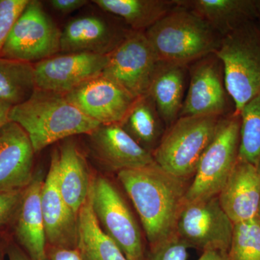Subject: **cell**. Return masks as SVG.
<instances>
[{"instance_id": "obj_1", "label": "cell", "mask_w": 260, "mask_h": 260, "mask_svg": "<svg viewBox=\"0 0 260 260\" xmlns=\"http://www.w3.org/2000/svg\"><path fill=\"white\" fill-rule=\"evenodd\" d=\"M117 177L139 214L150 250L176 237L187 181L166 172L156 162L120 171Z\"/></svg>"}, {"instance_id": "obj_2", "label": "cell", "mask_w": 260, "mask_h": 260, "mask_svg": "<svg viewBox=\"0 0 260 260\" xmlns=\"http://www.w3.org/2000/svg\"><path fill=\"white\" fill-rule=\"evenodd\" d=\"M9 119L26 133L35 153L65 138L90 135L101 125L80 112L64 94L38 88L28 100L11 108Z\"/></svg>"}, {"instance_id": "obj_3", "label": "cell", "mask_w": 260, "mask_h": 260, "mask_svg": "<svg viewBox=\"0 0 260 260\" xmlns=\"http://www.w3.org/2000/svg\"><path fill=\"white\" fill-rule=\"evenodd\" d=\"M145 34L158 61L184 65L215 54L223 39L204 19L178 3Z\"/></svg>"}, {"instance_id": "obj_4", "label": "cell", "mask_w": 260, "mask_h": 260, "mask_svg": "<svg viewBox=\"0 0 260 260\" xmlns=\"http://www.w3.org/2000/svg\"><path fill=\"white\" fill-rule=\"evenodd\" d=\"M224 70L225 86L239 114L260 94V24L246 23L222 39L217 52Z\"/></svg>"}, {"instance_id": "obj_5", "label": "cell", "mask_w": 260, "mask_h": 260, "mask_svg": "<svg viewBox=\"0 0 260 260\" xmlns=\"http://www.w3.org/2000/svg\"><path fill=\"white\" fill-rule=\"evenodd\" d=\"M222 117L181 116L166 130L152 153L164 171L181 179L194 177L200 159L213 140Z\"/></svg>"}, {"instance_id": "obj_6", "label": "cell", "mask_w": 260, "mask_h": 260, "mask_svg": "<svg viewBox=\"0 0 260 260\" xmlns=\"http://www.w3.org/2000/svg\"><path fill=\"white\" fill-rule=\"evenodd\" d=\"M240 129V114L220 119L186 191V203L218 196L239 159Z\"/></svg>"}, {"instance_id": "obj_7", "label": "cell", "mask_w": 260, "mask_h": 260, "mask_svg": "<svg viewBox=\"0 0 260 260\" xmlns=\"http://www.w3.org/2000/svg\"><path fill=\"white\" fill-rule=\"evenodd\" d=\"M90 196L94 214L104 233L128 260H145L139 225L115 185L107 178L98 176L92 179Z\"/></svg>"}, {"instance_id": "obj_8", "label": "cell", "mask_w": 260, "mask_h": 260, "mask_svg": "<svg viewBox=\"0 0 260 260\" xmlns=\"http://www.w3.org/2000/svg\"><path fill=\"white\" fill-rule=\"evenodd\" d=\"M61 30L42 3L29 0L16 20L0 56L35 64L61 51Z\"/></svg>"}, {"instance_id": "obj_9", "label": "cell", "mask_w": 260, "mask_h": 260, "mask_svg": "<svg viewBox=\"0 0 260 260\" xmlns=\"http://www.w3.org/2000/svg\"><path fill=\"white\" fill-rule=\"evenodd\" d=\"M234 225L216 196L186 203L178 220L177 235L189 248L229 252Z\"/></svg>"}, {"instance_id": "obj_10", "label": "cell", "mask_w": 260, "mask_h": 260, "mask_svg": "<svg viewBox=\"0 0 260 260\" xmlns=\"http://www.w3.org/2000/svg\"><path fill=\"white\" fill-rule=\"evenodd\" d=\"M107 58L103 76L135 99L148 93L159 61L145 32L132 30Z\"/></svg>"}, {"instance_id": "obj_11", "label": "cell", "mask_w": 260, "mask_h": 260, "mask_svg": "<svg viewBox=\"0 0 260 260\" xmlns=\"http://www.w3.org/2000/svg\"><path fill=\"white\" fill-rule=\"evenodd\" d=\"M232 102L225 86L223 64L216 54H209L189 65L187 92L179 117H223L234 113L231 112Z\"/></svg>"}, {"instance_id": "obj_12", "label": "cell", "mask_w": 260, "mask_h": 260, "mask_svg": "<svg viewBox=\"0 0 260 260\" xmlns=\"http://www.w3.org/2000/svg\"><path fill=\"white\" fill-rule=\"evenodd\" d=\"M107 56L92 53H62L34 64L37 88L66 94L102 75Z\"/></svg>"}, {"instance_id": "obj_13", "label": "cell", "mask_w": 260, "mask_h": 260, "mask_svg": "<svg viewBox=\"0 0 260 260\" xmlns=\"http://www.w3.org/2000/svg\"><path fill=\"white\" fill-rule=\"evenodd\" d=\"M132 31L124 21L85 15L70 20L61 30V53L109 55Z\"/></svg>"}, {"instance_id": "obj_14", "label": "cell", "mask_w": 260, "mask_h": 260, "mask_svg": "<svg viewBox=\"0 0 260 260\" xmlns=\"http://www.w3.org/2000/svg\"><path fill=\"white\" fill-rule=\"evenodd\" d=\"M64 95L80 112L100 124H120L136 100L102 75L82 83Z\"/></svg>"}, {"instance_id": "obj_15", "label": "cell", "mask_w": 260, "mask_h": 260, "mask_svg": "<svg viewBox=\"0 0 260 260\" xmlns=\"http://www.w3.org/2000/svg\"><path fill=\"white\" fill-rule=\"evenodd\" d=\"M58 177L59 150H54L41 194L47 244L51 247L77 249L78 215L63 199Z\"/></svg>"}, {"instance_id": "obj_16", "label": "cell", "mask_w": 260, "mask_h": 260, "mask_svg": "<svg viewBox=\"0 0 260 260\" xmlns=\"http://www.w3.org/2000/svg\"><path fill=\"white\" fill-rule=\"evenodd\" d=\"M34 148L28 135L13 121L0 127V194L23 190L34 178Z\"/></svg>"}, {"instance_id": "obj_17", "label": "cell", "mask_w": 260, "mask_h": 260, "mask_svg": "<svg viewBox=\"0 0 260 260\" xmlns=\"http://www.w3.org/2000/svg\"><path fill=\"white\" fill-rule=\"evenodd\" d=\"M88 135L95 155L110 170L118 173L155 164L152 153L140 146L119 124H101Z\"/></svg>"}, {"instance_id": "obj_18", "label": "cell", "mask_w": 260, "mask_h": 260, "mask_svg": "<svg viewBox=\"0 0 260 260\" xmlns=\"http://www.w3.org/2000/svg\"><path fill=\"white\" fill-rule=\"evenodd\" d=\"M44 181L42 172L34 174L30 184L23 189L21 201L13 220L17 242L31 260H49L41 205Z\"/></svg>"}, {"instance_id": "obj_19", "label": "cell", "mask_w": 260, "mask_h": 260, "mask_svg": "<svg viewBox=\"0 0 260 260\" xmlns=\"http://www.w3.org/2000/svg\"><path fill=\"white\" fill-rule=\"evenodd\" d=\"M218 198L234 223L259 217L260 181L255 166L238 159Z\"/></svg>"}, {"instance_id": "obj_20", "label": "cell", "mask_w": 260, "mask_h": 260, "mask_svg": "<svg viewBox=\"0 0 260 260\" xmlns=\"http://www.w3.org/2000/svg\"><path fill=\"white\" fill-rule=\"evenodd\" d=\"M188 78L189 65L158 61L148 93L153 99L167 129L179 118Z\"/></svg>"}, {"instance_id": "obj_21", "label": "cell", "mask_w": 260, "mask_h": 260, "mask_svg": "<svg viewBox=\"0 0 260 260\" xmlns=\"http://www.w3.org/2000/svg\"><path fill=\"white\" fill-rule=\"evenodd\" d=\"M204 19L222 37L257 20L255 0H177Z\"/></svg>"}, {"instance_id": "obj_22", "label": "cell", "mask_w": 260, "mask_h": 260, "mask_svg": "<svg viewBox=\"0 0 260 260\" xmlns=\"http://www.w3.org/2000/svg\"><path fill=\"white\" fill-rule=\"evenodd\" d=\"M58 179L63 199L78 215L88 198L92 179L86 161L73 140H67L59 149Z\"/></svg>"}, {"instance_id": "obj_23", "label": "cell", "mask_w": 260, "mask_h": 260, "mask_svg": "<svg viewBox=\"0 0 260 260\" xmlns=\"http://www.w3.org/2000/svg\"><path fill=\"white\" fill-rule=\"evenodd\" d=\"M77 249L85 260H128L99 225L92 208L90 192L78 214Z\"/></svg>"}, {"instance_id": "obj_24", "label": "cell", "mask_w": 260, "mask_h": 260, "mask_svg": "<svg viewBox=\"0 0 260 260\" xmlns=\"http://www.w3.org/2000/svg\"><path fill=\"white\" fill-rule=\"evenodd\" d=\"M106 13L120 18L132 30L145 32L177 6L176 0H95Z\"/></svg>"}, {"instance_id": "obj_25", "label": "cell", "mask_w": 260, "mask_h": 260, "mask_svg": "<svg viewBox=\"0 0 260 260\" xmlns=\"http://www.w3.org/2000/svg\"><path fill=\"white\" fill-rule=\"evenodd\" d=\"M119 124L140 146L151 153L167 130L155 102L148 93L136 99Z\"/></svg>"}, {"instance_id": "obj_26", "label": "cell", "mask_w": 260, "mask_h": 260, "mask_svg": "<svg viewBox=\"0 0 260 260\" xmlns=\"http://www.w3.org/2000/svg\"><path fill=\"white\" fill-rule=\"evenodd\" d=\"M36 89L34 64L0 56V102L14 107L28 100Z\"/></svg>"}, {"instance_id": "obj_27", "label": "cell", "mask_w": 260, "mask_h": 260, "mask_svg": "<svg viewBox=\"0 0 260 260\" xmlns=\"http://www.w3.org/2000/svg\"><path fill=\"white\" fill-rule=\"evenodd\" d=\"M239 160L257 165L260 160V94L249 101L240 112Z\"/></svg>"}, {"instance_id": "obj_28", "label": "cell", "mask_w": 260, "mask_h": 260, "mask_svg": "<svg viewBox=\"0 0 260 260\" xmlns=\"http://www.w3.org/2000/svg\"><path fill=\"white\" fill-rule=\"evenodd\" d=\"M229 260H260V218L234 223Z\"/></svg>"}, {"instance_id": "obj_29", "label": "cell", "mask_w": 260, "mask_h": 260, "mask_svg": "<svg viewBox=\"0 0 260 260\" xmlns=\"http://www.w3.org/2000/svg\"><path fill=\"white\" fill-rule=\"evenodd\" d=\"M29 0H0V54L13 25Z\"/></svg>"}, {"instance_id": "obj_30", "label": "cell", "mask_w": 260, "mask_h": 260, "mask_svg": "<svg viewBox=\"0 0 260 260\" xmlns=\"http://www.w3.org/2000/svg\"><path fill=\"white\" fill-rule=\"evenodd\" d=\"M188 248L189 246L177 235L150 250L148 260H186Z\"/></svg>"}, {"instance_id": "obj_31", "label": "cell", "mask_w": 260, "mask_h": 260, "mask_svg": "<svg viewBox=\"0 0 260 260\" xmlns=\"http://www.w3.org/2000/svg\"><path fill=\"white\" fill-rule=\"evenodd\" d=\"M23 192V189L0 194V229L14 220Z\"/></svg>"}, {"instance_id": "obj_32", "label": "cell", "mask_w": 260, "mask_h": 260, "mask_svg": "<svg viewBox=\"0 0 260 260\" xmlns=\"http://www.w3.org/2000/svg\"><path fill=\"white\" fill-rule=\"evenodd\" d=\"M49 5L61 14H70L80 9L89 3L87 0H51Z\"/></svg>"}, {"instance_id": "obj_33", "label": "cell", "mask_w": 260, "mask_h": 260, "mask_svg": "<svg viewBox=\"0 0 260 260\" xmlns=\"http://www.w3.org/2000/svg\"><path fill=\"white\" fill-rule=\"evenodd\" d=\"M49 260H85L77 249L47 247Z\"/></svg>"}, {"instance_id": "obj_34", "label": "cell", "mask_w": 260, "mask_h": 260, "mask_svg": "<svg viewBox=\"0 0 260 260\" xmlns=\"http://www.w3.org/2000/svg\"><path fill=\"white\" fill-rule=\"evenodd\" d=\"M5 247L8 260H31L18 243L8 242Z\"/></svg>"}, {"instance_id": "obj_35", "label": "cell", "mask_w": 260, "mask_h": 260, "mask_svg": "<svg viewBox=\"0 0 260 260\" xmlns=\"http://www.w3.org/2000/svg\"><path fill=\"white\" fill-rule=\"evenodd\" d=\"M198 260H229L228 252L218 250L203 251V254Z\"/></svg>"}, {"instance_id": "obj_36", "label": "cell", "mask_w": 260, "mask_h": 260, "mask_svg": "<svg viewBox=\"0 0 260 260\" xmlns=\"http://www.w3.org/2000/svg\"><path fill=\"white\" fill-rule=\"evenodd\" d=\"M12 107L10 104L0 102V127L10 121L9 114Z\"/></svg>"}, {"instance_id": "obj_37", "label": "cell", "mask_w": 260, "mask_h": 260, "mask_svg": "<svg viewBox=\"0 0 260 260\" xmlns=\"http://www.w3.org/2000/svg\"><path fill=\"white\" fill-rule=\"evenodd\" d=\"M256 11H257V21L260 24V0H255Z\"/></svg>"}, {"instance_id": "obj_38", "label": "cell", "mask_w": 260, "mask_h": 260, "mask_svg": "<svg viewBox=\"0 0 260 260\" xmlns=\"http://www.w3.org/2000/svg\"><path fill=\"white\" fill-rule=\"evenodd\" d=\"M6 253H5V247L4 246H0V260H5Z\"/></svg>"}, {"instance_id": "obj_39", "label": "cell", "mask_w": 260, "mask_h": 260, "mask_svg": "<svg viewBox=\"0 0 260 260\" xmlns=\"http://www.w3.org/2000/svg\"><path fill=\"white\" fill-rule=\"evenodd\" d=\"M256 170H257L258 175H259V181H260V160L258 162L257 165H256ZM259 217L260 218V206H259Z\"/></svg>"}]
</instances>
